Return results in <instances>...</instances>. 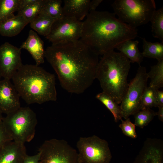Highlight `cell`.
Segmentation results:
<instances>
[{
    "instance_id": "6da1fadb",
    "label": "cell",
    "mask_w": 163,
    "mask_h": 163,
    "mask_svg": "<svg viewBox=\"0 0 163 163\" xmlns=\"http://www.w3.org/2000/svg\"><path fill=\"white\" fill-rule=\"evenodd\" d=\"M44 56L62 87L69 93H83L96 79L98 56L80 40L52 44Z\"/></svg>"
},
{
    "instance_id": "7a4b0ae2",
    "label": "cell",
    "mask_w": 163,
    "mask_h": 163,
    "mask_svg": "<svg viewBox=\"0 0 163 163\" xmlns=\"http://www.w3.org/2000/svg\"><path fill=\"white\" fill-rule=\"evenodd\" d=\"M83 22L80 40L98 56L114 50L125 41L138 36V30L122 22L114 13L91 11Z\"/></svg>"
},
{
    "instance_id": "3957f363",
    "label": "cell",
    "mask_w": 163,
    "mask_h": 163,
    "mask_svg": "<svg viewBox=\"0 0 163 163\" xmlns=\"http://www.w3.org/2000/svg\"><path fill=\"white\" fill-rule=\"evenodd\" d=\"M11 79L20 97L28 104L57 100L55 75L39 66L23 65Z\"/></svg>"
},
{
    "instance_id": "277c9868",
    "label": "cell",
    "mask_w": 163,
    "mask_h": 163,
    "mask_svg": "<svg viewBox=\"0 0 163 163\" xmlns=\"http://www.w3.org/2000/svg\"><path fill=\"white\" fill-rule=\"evenodd\" d=\"M130 64L121 53L113 50L103 55L97 66L96 78L99 81L103 92L118 104L121 103L128 87Z\"/></svg>"
},
{
    "instance_id": "5b68a950",
    "label": "cell",
    "mask_w": 163,
    "mask_h": 163,
    "mask_svg": "<svg viewBox=\"0 0 163 163\" xmlns=\"http://www.w3.org/2000/svg\"><path fill=\"white\" fill-rule=\"evenodd\" d=\"M2 122L13 141L24 144L34 138L37 120L29 107H20L3 117Z\"/></svg>"
},
{
    "instance_id": "8992f818",
    "label": "cell",
    "mask_w": 163,
    "mask_h": 163,
    "mask_svg": "<svg viewBox=\"0 0 163 163\" xmlns=\"http://www.w3.org/2000/svg\"><path fill=\"white\" fill-rule=\"evenodd\" d=\"M111 5L120 20L135 28L149 22L156 9L154 0H115Z\"/></svg>"
},
{
    "instance_id": "52a82bcc",
    "label": "cell",
    "mask_w": 163,
    "mask_h": 163,
    "mask_svg": "<svg viewBox=\"0 0 163 163\" xmlns=\"http://www.w3.org/2000/svg\"><path fill=\"white\" fill-rule=\"evenodd\" d=\"M81 163H110L112 157L107 142L94 135L81 137L76 143Z\"/></svg>"
},
{
    "instance_id": "ba28073f",
    "label": "cell",
    "mask_w": 163,
    "mask_h": 163,
    "mask_svg": "<svg viewBox=\"0 0 163 163\" xmlns=\"http://www.w3.org/2000/svg\"><path fill=\"white\" fill-rule=\"evenodd\" d=\"M148 78L145 67L139 65L135 77L129 83L120 103L122 118L126 119L140 110L141 99L147 86Z\"/></svg>"
},
{
    "instance_id": "9c48e42d",
    "label": "cell",
    "mask_w": 163,
    "mask_h": 163,
    "mask_svg": "<svg viewBox=\"0 0 163 163\" xmlns=\"http://www.w3.org/2000/svg\"><path fill=\"white\" fill-rule=\"evenodd\" d=\"M40 163H81L78 152L63 139L45 141L38 150Z\"/></svg>"
},
{
    "instance_id": "30bf717a",
    "label": "cell",
    "mask_w": 163,
    "mask_h": 163,
    "mask_svg": "<svg viewBox=\"0 0 163 163\" xmlns=\"http://www.w3.org/2000/svg\"><path fill=\"white\" fill-rule=\"evenodd\" d=\"M83 22L64 16L56 19L49 34L46 38L52 44L80 39Z\"/></svg>"
},
{
    "instance_id": "8fae6325",
    "label": "cell",
    "mask_w": 163,
    "mask_h": 163,
    "mask_svg": "<svg viewBox=\"0 0 163 163\" xmlns=\"http://www.w3.org/2000/svg\"><path fill=\"white\" fill-rule=\"evenodd\" d=\"M21 50L8 42L0 46V75L3 79H12L23 65Z\"/></svg>"
},
{
    "instance_id": "7c38bea8",
    "label": "cell",
    "mask_w": 163,
    "mask_h": 163,
    "mask_svg": "<svg viewBox=\"0 0 163 163\" xmlns=\"http://www.w3.org/2000/svg\"><path fill=\"white\" fill-rule=\"evenodd\" d=\"M20 96L10 80H0V110L7 114L21 107Z\"/></svg>"
},
{
    "instance_id": "4fadbf2b",
    "label": "cell",
    "mask_w": 163,
    "mask_h": 163,
    "mask_svg": "<svg viewBox=\"0 0 163 163\" xmlns=\"http://www.w3.org/2000/svg\"><path fill=\"white\" fill-rule=\"evenodd\" d=\"M162 145L159 139L146 140L133 163H163Z\"/></svg>"
},
{
    "instance_id": "5bb4252c",
    "label": "cell",
    "mask_w": 163,
    "mask_h": 163,
    "mask_svg": "<svg viewBox=\"0 0 163 163\" xmlns=\"http://www.w3.org/2000/svg\"><path fill=\"white\" fill-rule=\"evenodd\" d=\"M27 155L24 144L11 141L0 148V163H23Z\"/></svg>"
},
{
    "instance_id": "9a60e30c",
    "label": "cell",
    "mask_w": 163,
    "mask_h": 163,
    "mask_svg": "<svg viewBox=\"0 0 163 163\" xmlns=\"http://www.w3.org/2000/svg\"><path fill=\"white\" fill-rule=\"evenodd\" d=\"M20 48L21 50H26L30 54L36 62V65L39 66L44 62L45 50L43 42L33 30H30L27 38Z\"/></svg>"
},
{
    "instance_id": "2e32d148",
    "label": "cell",
    "mask_w": 163,
    "mask_h": 163,
    "mask_svg": "<svg viewBox=\"0 0 163 163\" xmlns=\"http://www.w3.org/2000/svg\"><path fill=\"white\" fill-rule=\"evenodd\" d=\"M90 0H65L62 7L64 16L82 21L89 12Z\"/></svg>"
},
{
    "instance_id": "e0dca14e",
    "label": "cell",
    "mask_w": 163,
    "mask_h": 163,
    "mask_svg": "<svg viewBox=\"0 0 163 163\" xmlns=\"http://www.w3.org/2000/svg\"><path fill=\"white\" fill-rule=\"evenodd\" d=\"M29 22L22 16L17 14L0 23V34L12 37L18 34Z\"/></svg>"
},
{
    "instance_id": "ac0fdd59",
    "label": "cell",
    "mask_w": 163,
    "mask_h": 163,
    "mask_svg": "<svg viewBox=\"0 0 163 163\" xmlns=\"http://www.w3.org/2000/svg\"><path fill=\"white\" fill-rule=\"evenodd\" d=\"M129 40L123 42L116 48L130 61L131 63H136L140 65L143 57L138 47L139 41Z\"/></svg>"
},
{
    "instance_id": "d6986e66",
    "label": "cell",
    "mask_w": 163,
    "mask_h": 163,
    "mask_svg": "<svg viewBox=\"0 0 163 163\" xmlns=\"http://www.w3.org/2000/svg\"><path fill=\"white\" fill-rule=\"evenodd\" d=\"M56 19L41 13L30 22V27L39 34L45 37L50 32L52 25Z\"/></svg>"
},
{
    "instance_id": "ffe728a7",
    "label": "cell",
    "mask_w": 163,
    "mask_h": 163,
    "mask_svg": "<svg viewBox=\"0 0 163 163\" xmlns=\"http://www.w3.org/2000/svg\"><path fill=\"white\" fill-rule=\"evenodd\" d=\"M142 53L143 57L153 58L158 61L163 60V42H151L143 38Z\"/></svg>"
},
{
    "instance_id": "44dd1931",
    "label": "cell",
    "mask_w": 163,
    "mask_h": 163,
    "mask_svg": "<svg viewBox=\"0 0 163 163\" xmlns=\"http://www.w3.org/2000/svg\"><path fill=\"white\" fill-rule=\"evenodd\" d=\"M47 0H36L32 4L18 12L30 23L42 11Z\"/></svg>"
},
{
    "instance_id": "7402d4cb",
    "label": "cell",
    "mask_w": 163,
    "mask_h": 163,
    "mask_svg": "<svg viewBox=\"0 0 163 163\" xmlns=\"http://www.w3.org/2000/svg\"><path fill=\"white\" fill-rule=\"evenodd\" d=\"M150 21L153 36L163 42V7L153 13Z\"/></svg>"
},
{
    "instance_id": "603a6c76",
    "label": "cell",
    "mask_w": 163,
    "mask_h": 163,
    "mask_svg": "<svg viewBox=\"0 0 163 163\" xmlns=\"http://www.w3.org/2000/svg\"><path fill=\"white\" fill-rule=\"evenodd\" d=\"M96 97L110 111L116 122L122 120L120 106L111 97L102 91L98 94Z\"/></svg>"
},
{
    "instance_id": "cb8c5ba5",
    "label": "cell",
    "mask_w": 163,
    "mask_h": 163,
    "mask_svg": "<svg viewBox=\"0 0 163 163\" xmlns=\"http://www.w3.org/2000/svg\"><path fill=\"white\" fill-rule=\"evenodd\" d=\"M148 78L151 79L149 86L156 89L163 87V60L158 61L156 64L151 67L147 73Z\"/></svg>"
},
{
    "instance_id": "d4e9b609",
    "label": "cell",
    "mask_w": 163,
    "mask_h": 163,
    "mask_svg": "<svg viewBox=\"0 0 163 163\" xmlns=\"http://www.w3.org/2000/svg\"><path fill=\"white\" fill-rule=\"evenodd\" d=\"M19 0H0V23L15 15L18 11Z\"/></svg>"
},
{
    "instance_id": "484cf974",
    "label": "cell",
    "mask_w": 163,
    "mask_h": 163,
    "mask_svg": "<svg viewBox=\"0 0 163 163\" xmlns=\"http://www.w3.org/2000/svg\"><path fill=\"white\" fill-rule=\"evenodd\" d=\"M61 0H47L41 13L57 19L64 16Z\"/></svg>"
},
{
    "instance_id": "4316f807",
    "label": "cell",
    "mask_w": 163,
    "mask_h": 163,
    "mask_svg": "<svg viewBox=\"0 0 163 163\" xmlns=\"http://www.w3.org/2000/svg\"><path fill=\"white\" fill-rule=\"evenodd\" d=\"M134 124L141 128H143L147 125L156 115V112H154L150 108H146L140 110L134 115Z\"/></svg>"
},
{
    "instance_id": "83f0119b",
    "label": "cell",
    "mask_w": 163,
    "mask_h": 163,
    "mask_svg": "<svg viewBox=\"0 0 163 163\" xmlns=\"http://www.w3.org/2000/svg\"><path fill=\"white\" fill-rule=\"evenodd\" d=\"M157 90L149 86L146 87L141 99L140 110L156 107L155 95Z\"/></svg>"
},
{
    "instance_id": "f1b7e54d",
    "label": "cell",
    "mask_w": 163,
    "mask_h": 163,
    "mask_svg": "<svg viewBox=\"0 0 163 163\" xmlns=\"http://www.w3.org/2000/svg\"><path fill=\"white\" fill-rule=\"evenodd\" d=\"M122 122L119 127L121 129L123 133L126 136L135 139L137 135L136 131V126L133 123L129 118L125 120H121Z\"/></svg>"
},
{
    "instance_id": "f546056e",
    "label": "cell",
    "mask_w": 163,
    "mask_h": 163,
    "mask_svg": "<svg viewBox=\"0 0 163 163\" xmlns=\"http://www.w3.org/2000/svg\"><path fill=\"white\" fill-rule=\"evenodd\" d=\"M12 141L2 121L0 122V148L7 142Z\"/></svg>"
},
{
    "instance_id": "4dcf8cb0",
    "label": "cell",
    "mask_w": 163,
    "mask_h": 163,
    "mask_svg": "<svg viewBox=\"0 0 163 163\" xmlns=\"http://www.w3.org/2000/svg\"><path fill=\"white\" fill-rule=\"evenodd\" d=\"M40 152L34 155L29 156L27 155L23 163H40Z\"/></svg>"
},
{
    "instance_id": "1f68e13d",
    "label": "cell",
    "mask_w": 163,
    "mask_h": 163,
    "mask_svg": "<svg viewBox=\"0 0 163 163\" xmlns=\"http://www.w3.org/2000/svg\"><path fill=\"white\" fill-rule=\"evenodd\" d=\"M156 107H163V91L157 90L155 95Z\"/></svg>"
},
{
    "instance_id": "d6a6232c",
    "label": "cell",
    "mask_w": 163,
    "mask_h": 163,
    "mask_svg": "<svg viewBox=\"0 0 163 163\" xmlns=\"http://www.w3.org/2000/svg\"><path fill=\"white\" fill-rule=\"evenodd\" d=\"M36 0H19L18 12L35 2Z\"/></svg>"
},
{
    "instance_id": "836d02e7",
    "label": "cell",
    "mask_w": 163,
    "mask_h": 163,
    "mask_svg": "<svg viewBox=\"0 0 163 163\" xmlns=\"http://www.w3.org/2000/svg\"><path fill=\"white\" fill-rule=\"evenodd\" d=\"M103 1L102 0H93L90 1L89 5V12L96 11V9Z\"/></svg>"
},
{
    "instance_id": "e575fe53",
    "label": "cell",
    "mask_w": 163,
    "mask_h": 163,
    "mask_svg": "<svg viewBox=\"0 0 163 163\" xmlns=\"http://www.w3.org/2000/svg\"><path fill=\"white\" fill-rule=\"evenodd\" d=\"M158 110L156 112V115L158 116L159 120L162 122L163 121V107H158Z\"/></svg>"
},
{
    "instance_id": "d590c367",
    "label": "cell",
    "mask_w": 163,
    "mask_h": 163,
    "mask_svg": "<svg viewBox=\"0 0 163 163\" xmlns=\"http://www.w3.org/2000/svg\"><path fill=\"white\" fill-rule=\"evenodd\" d=\"M3 117L2 116V113L0 110V122L2 121Z\"/></svg>"
},
{
    "instance_id": "8d00e7d4",
    "label": "cell",
    "mask_w": 163,
    "mask_h": 163,
    "mask_svg": "<svg viewBox=\"0 0 163 163\" xmlns=\"http://www.w3.org/2000/svg\"><path fill=\"white\" fill-rule=\"evenodd\" d=\"M2 77L0 75V80H1V78Z\"/></svg>"
}]
</instances>
